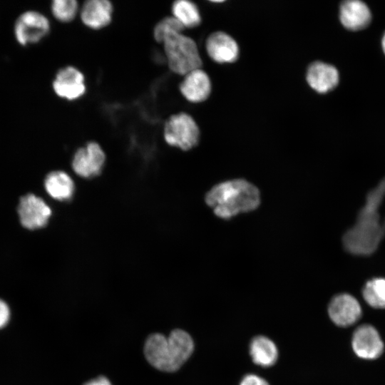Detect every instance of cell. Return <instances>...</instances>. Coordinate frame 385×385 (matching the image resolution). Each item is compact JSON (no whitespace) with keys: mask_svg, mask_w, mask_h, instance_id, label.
Here are the masks:
<instances>
[{"mask_svg":"<svg viewBox=\"0 0 385 385\" xmlns=\"http://www.w3.org/2000/svg\"><path fill=\"white\" fill-rule=\"evenodd\" d=\"M173 16L175 17L184 28H194L201 23V16L197 6L188 0H178L172 5Z\"/></svg>","mask_w":385,"mask_h":385,"instance_id":"cell-19","label":"cell"},{"mask_svg":"<svg viewBox=\"0 0 385 385\" xmlns=\"http://www.w3.org/2000/svg\"><path fill=\"white\" fill-rule=\"evenodd\" d=\"M306 79L313 90L324 93L333 90L338 85L339 76L334 66L317 61L309 66Z\"/></svg>","mask_w":385,"mask_h":385,"instance_id":"cell-14","label":"cell"},{"mask_svg":"<svg viewBox=\"0 0 385 385\" xmlns=\"http://www.w3.org/2000/svg\"><path fill=\"white\" fill-rule=\"evenodd\" d=\"M180 91L191 103L205 101L211 93V82L207 73L201 68L186 73L180 84Z\"/></svg>","mask_w":385,"mask_h":385,"instance_id":"cell-13","label":"cell"},{"mask_svg":"<svg viewBox=\"0 0 385 385\" xmlns=\"http://www.w3.org/2000/svg\"><path fill=\"white\" fill-rule=\"evenodd\" d=\"M240 385H270V384L258 375L249 374L242 379Z\"/></svg>","mask_w":385,"mask_h":385,"instance_id":"cell-23","label":"cell"},{"mask_svg":"<svg viewBox=\"0 0 385 385\" xmlns=\"http://www.w3.org/2000/svg\"><path fill=\"white\" fill-rule=\"evenodd\" d=\"M193 350L192 338L180 329L173 330L168 337L160 333L152 334L144 345V354L148 363L165 372L178 371L190 358Z\"/></svg>","mask_w":385,"mask_h":385,"instance_id":"cell-3","label":"cell"},{"mask_svg":"<svg viewBox=\"0 0 385 385\" xmlns=\"http://www.w3.org/2000/svg\"><path fill=\"white\" fill-rule=\"evenodd\" d=\"M328 312L335 324L345 327L352 325L360 318L361 309L354 297L347 293H342L332 299Z\"/></svg>","mask_w":385,"mask_h":385,"instance_id":"cell-10","label":"cell"},{"mask_svg":"<svg viewBox=\"0 0 385 385\" xmlns=\"http://www.w3.org/2000/svg\"><path fill=\"white\" fill-rule=\"evenodd\" d=\"M339 19L344 27L356 31L369 25L371 14L364 2L359 0H347L340 4Z\"/></svg>","mask_w":385,"mask_h":385,"instance_id":"cell-16","label":"cell"},{"mask_svg":"<svg viewBox=\"0 0 385 385\" xmlns=\"http://www.w3.org/2000/svg\"><path fill=\"white\" fill-rule=\"evenodd\" d=\"M48 19L40 12L27 11L21 14L14 25L16 41L23 46L36 43L49 32Z\"/></svg>","mask_w":385,"mask_h":385,"instance_id":"cell-7","label":"cell"},{"mask_svg":"<svg viewBox=\"0 0 385 385\" xmlns=\"http://www.w3.org/2000/svg\"><path fill=\"white\" fill-rule=\"evenodd\" d=\"M385 237V177L365 197L354 225L344 233V250L350 255L366 257L374 254Z\"/></svg>","mask_w":385,"mask_h":385,"instance_id":"cell-1","label":"cell"},{"mask_svg":"<svg viewBox=\"0 0 385 385\" xmlns=\"http://www.w3.org/2000/svg\"><path fill=\"white\" fill-rule=\"evenodd\" d=\"M83 385H112L110 381L103 376H98L89 381H87Z\"/></svg>","mask_w":385,"mask_h":385,"instance_id":"cell-25","label":"cell"},{"mask_svg":"<svg viewBox=\"0 0 385 385\" xmlns=\"http://www.w3.org/2000/svg\"><path fill=\"white\" fill-rule=\"evenodd\" d=\"M10 316L9 308L8 305L1 299H0V328L5 326Z\"/></svg>","mask_w":385,"mask_h":385,"instance_id":"cell-24","label":"cell"},{"mask_svg":"<svg viewBox=\"0 0 385 385\" xmlns=\"http://www.w3.org/2000/svg\"><path fill=\"white\" fill-rule=\"evenodd\" d=\"M44 188L53 199L62 202L71 200L75 192L73 179L63 170L49 173L44 180Z\"/></svg>","mask_w":385,"mask_h":385,"instance_id":"cell-17","label":"cell"},{"mask_svg":"<svg viewBox=\"0 0 385 385\" xmlns=\"http://www.w3.org/2000/svg\"><path fill=\"white\" fill-rule=\"evenodd\" d=\"M205 48L210 58L218 63H233L239 56L237 43L223 31L212 33L206 40Z\"/></svg>","mask_w":385,"mask_h":385,"instance_id":"cell-12","label":"cell"},{"mask_svg":"<svg viewBox=\"0 0 385 385\" xmlns=\"http://www.w3.org/2000/svg\"><path fill=\"white\" fill-rule=\"evenodd\" d=\"M18 213L23 227L36 230L48 224L52 211L42 198L29 193L20 199Z\"/></svg>","mask_w":385,"mask_h":385,"instance_id":"cell-8","label":"cell"},{"mask_svg":"<svg viewBox=\"0 0 385 385\" xmlns=\"http://www.w3.org/2000/svg\"><path fill=\"white\" fill-rule=\"evenodd\" d=\"M113 5L107 0H89L80 11V18L87 27L101 29L108 26L112 19Z\"/></svg>","mask_w":385,"mask_h":385,"instance_id":"cell-15","label":"cell"},{"mask_svg":"<svg viewBox=\"0 0 385 385\" xmlns=\"http://www.w3.org/2000/svg\"><path fill=\"white\" fill-rule=\"evenodd\" d=\"M184 26L173 16H167L155 25L153 36L156 41L163 43L165 37L172 32H183Z\"/></svg>","mask_w":385,"mask_h":385,"instance_id":"cell-22","label":"cell"},{"mask_svg":"<svg viewBox=\"0 0 385 385\" xmlns=\"http://www.w3.org/2000/svg\"><path fill=\"white\" fill-rule=\"evenodd\" d=\"M53 89L60 98L74 101L85 93V78L76 67L68 66L61 68L53 81Z\"/></svg>","mask_w":385,"mask_h":385,"instance_id":"cell-9","label":"cell"},{"mask_svg":"<svg viewBox=\"0 0 385 385\" xmlns=\"http://www.w3.org/2000/svg\"><path fill=\"white\" fill-rule=\"evenodd\" d=\"M362 295L368 304L374 308H385V278L374 277L362 288Z\"/></svg>","mask_w":385,"mask_h":385,"instance_id":"cell-20","label":"cell"},{"mask_svg":"<svg viewBox=\"0 0 385 385\" xmlns=\"http://www.w3.org/2000/svg\"><path fill=\"white\" fill-rule=\"evenodd\" d=\"M352 347L360 358L374 359L384 351V343L377 330L369 324L359 327L354 332Z\"/></svg>","mask_w":385,"mask_h":385,"instance_id":"cell-11","label":"cell"},{"mask_svg":"<svg viewBox=\"0 0 385 385\" xmlns=\"http://www.w3.org/2000/svg\"><path fill=\"white\" fill-rule=\"evenodd\" d=\"M106 163V154L101 145L95 142L87 143L74 153L71 167L74 173L83 178L99 175Z\"/></svg>","mask_w":385,"mask_h":385,"instance_id":"cell-6","label":"cell"},{"mask_svg":"<svg viewBox=\"0 0 385 385\" xmlns=\"http://www.w3.org/2000/svg\"><path fill=\"white\" fill-rule=\"evenodd\" d=\"M207 205L216 216L229 220L256 210L260 205L259 189L245 179H233L213 186L205 195Z\"/></svg>","mask_w":385,"mask_h":385,"instance_id":"cell-2","label":"cell"},{"mask_svg":"<svg viewBox=\"0 0 385 385\" xmlns=\"http://www.w3.org/2000/svg\"><path fill=\"white\" fill-rule=\"evenodd\" d=\"M162 43L168 66L173 72L185 76L201 68L202 59L196 43L183 32L168 34Z\"/></svg>","mask_w":385,"mask_h":385,"instance_id":"cell-4","label":"cell"},{"mask_svg":"<svg viewBox=\"0 0 385 385\" xmlns=\"http://www.w3.org/2000/svg\"><path fill=\"white\" fill-rule=\"evenodd\" d=\"M163 136L168 145L183 150H188L198 143L200 130L190 115L178 113L172 115L166 120Z\"/></svg>","mask_w":385,"mask_h":385,"instance_id":"cell-5","label":"cell"},{"mask_svg":"<svg viewBox=\"0 0 385 385\" xmlns=\"http://www.w3.org/2000/svg\"><path fill=\"white\" fill-rule=\"evenodd\" d=\"M53 16L59 21H71L78 11V2L75 0H54L51 5Z\"/></svg>","mask_w":385,"mask_h":385,"instance_id":"cell-21","label":"cell"},{"mask_svg":"<svg viewBox=\"0 0 385 385\" xmlns=\"http://www.w3.org/2000/svg\"><path fill=\"white\" fill-rule=\"evenodd\" d=\"M381 46H382L383 51L385 53V33L384 34L382 39H381Z\"/></svg>","mask_w":385,"mask_h":385,"instance_id":"cell-26","label":"cell"},{"mask_svg":"<svg viewBox=\"0 0 385 385\" xmlns=\"http://www.w3.org/2000/svg\"><path fill=\"white\" fill-rule=\"evenodd\" d=\"M250 355L252 361L260 366L269 367L274 365L278 359V349L274 342L265 336L252 338L249 346Z\"/></svg>","mask_w":385,"mask_h":385,"instance_id":"cell-18","label":"cell"}]
</instances>
